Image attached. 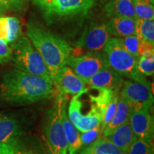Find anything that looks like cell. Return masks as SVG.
<instances>
[{"instance_id":"obj_24","label":"cell","mask_w":154,"mask_h":154,"mask_svg":"<svg viewBox=\"0 0 154 154\" xmlns=\"http://www.w3.org/2000/svg\"><path fill=\"white\" fill-rule=\"evenodd\" d=\"M136 18L142 19H154L153 5L146 0H133Z\"/></svg>"},{"instance_id":"obj_17","label":"cell","mask_w":154,"mask_h":154,"mask_svg":"<svg viewBox=\"0 0 154 154\" xmlns=\"http://www.w3.org/2000/svg\"><path fill=\"white\" fill-rule=\"evenodd\" d=\"M106 138L121 151L126 153L137 138V136L133 131L129 122L128 121L116 128L109 136H107Z\"/></svg>"},{"instance_id":"obj_33","label":"cell","mask_w":154,"mask_h":154,"mask_svg":"<svg viewBox=\"0 0 154 154\" xmlns=\"http://www.w3.org/2000/svg\"><path fill=\"white\" fill-rule=\"evenodd\" d=\"M0 154H14L10 143H0Z\"/></svg>"},{"instance_id":"obj_1","label":"cell","mask_w":154,"mask_h":154,"mask_svg":"<svg viewBox=\"0 0 154 154\" xmlns=\"http://www.w3.org/2000/svg\"><path fill=\"white\" fill-rule=\"evenodd\" d=\"M54 87L51 79L14 69L2 77L0 99L11 105L30 104L52 96L55 91Z\"/></svg>"},{"instance_id":"obj_20","label":"cell","mask_w":154,"mask_h":154,"mask_svg":"<svg viewBox=\"0 0 154 154\" xmlns=\"http://www.w3.org/2000/svg\"><path fill=\"white\" fill-rule=\"evenodd\" d=\"M104 9L106 14L110 18L128 17L137 19L133 0H109Z\"/></svg>"},{"instance_id":"obj_9","label":"cell","mask_w":154,"mask_h":154,"mask_svg":"<svg viewBox=\"0 0 154 154\" xmlns=\"http://www.w3.org/2000/svg\"><path fill=\"white\" fill-rule=\"evenodd\" d=\"M151 83L136 81H126L123 84L120 96L126 99L133 107L153 104V95Z\"/></svg>"},{"instance_id":"obj_35","label":"cell","mask_w":154,"mask_h":154,"mask_svg":"<svg viewBox=\"0 0 154 154\" xmlns=\"http://www.w3.org/2000/svg\"><path fill=\"white\" fill-rule=\"evenodd\" d=\"M146 1L149 2L150 3H151L152 5H153V2H154V0H146Z\"/></svg>"},{"instance_id":"obj_8","label":"cell","mask_w":154,"mask_h":154,"mask_svg":"<svg viewBox=\"0 0 154 154\" xmlns=\"http://www.w3.org/2000/svg\"><path fill=\"white\" fill-rule=\"evenodd\" d=\"M66 65L85 83L96 73L109 67L104 53L100 51H91L81 57L71 55Z\"/></svg>"},{"instance_id":"obj_13","label":"cell","mask_w":154,"mask_h":154,"mask_svg":"<svg viewBox=\"0 0 154 154\" xmlns=\"http://www.w3.org/2000/svg\"><path fill=\"white\" fill-rule=\"evenodd\" d=\"M124 83V78L121 75L110 67H107L94 74L86 84L91 87L106 88L117 94L122 88Z\"/></svg>"},{"instance_id":"obj_28","label":"cell","mask_w":154,"mask_h":154,"mask_svg":"<svg viewBox=\"0 0 154 154\" xmlns=\"http://www.w3.org/2000/svg\"><path fill=\"white\" fill-rule=\"evenodd\" d=\"M119 96V94H114V96L112 97L111 101L109 102L106 109L103 119H102L101 125H100V126H101V128H103V131L105 127L107 125L109 124V123L111 121V119H113V116L115 114L116 110V108H117V104H118Z\"/></svg>"},{"instance_id":"obj_34","label":"cell","mask_w":154,"mask_h":154,"mask_svg":"<svg viewBox=\"0 0 154 154\" xmlns=\"http://www.w3.org/2000/svg\"><path fill=\"white\" fill-rule=\"evenodd\" d=\"M5 9H4L2 7H0V15L3 14L4 13H5Z\"/></svg>"},{"instance_id":"obj_11","label":"cell","mask_w":154,"mask_h":154,"mask_svg":"<svg viewBox=\"0 0 154 154\" xmlns=\"http://www.w3.org/2000/svg\"><path fill=\"white\" fill-rule=\"evenodd\" d=\"M110 38L104 24H91L84 30L76 43V47L84 48L91 51H102Z\"/></svg>"},{"instance_id":"obj_2","label":"cell","mask_w":154,"mask_h":154,"mask_svg":"<svg viewBox=\"0 0 154 154\" xmlns=\"http://www.w3.org/2000/svg\"><path fill=\"white\" fill-rule=\"evenodd\" d=\"M96 93H90L85 88L75 94L69 103V119L80 132L93 129L101 125L106 109L116 93L106 88H96Z\"/></svg>"},{"instance_id":"obj_16","label":"cell","mask_w":154,"mask_h":154,"mask_svg":"<svg viewBox=\"0 0 154 154\" xmlns=\"http://www.w3.org/2000/svg\"><path fill=\"white\" fill-rule=\"evenodd\" d=\"M61 121L68 143L69 154H77L81 149L80 131L69 119L66 112V103H63L61 109Z\"/></svg>"},{"instance_id":"obj_15","label":"cell","mask_w":154,"mask_h":154,"mask_svg":"<svg viewBox=\"0 0 154 154\" xmlns=\"http://www.w3.org/2000/svg\"><path fill=\"white\" fill-rule=\"evenodd\" d=\"M136 19L128 17H112L105 23L110 35L114 37H125L135 34Z\"/></svg>"},{"instance_id":"obj_14","label":"cell","mask_w":154,"mask_h":154,"mask_svg":"<svg viewBox=\"0 0 154 154\" xmlns=\"http://www.w3.org/2000/svg\"><path fill=\"white\" fill-rule=\"evenodd\" d=\"M132 109V105L119 94L118 104H117L115 114L111 121L109 123V124L103 129L102 137L106 138L116 128H118L121 125L128 122L129 120Z\"/></svg>"},{"instance_id":"obj_31","label":"cell","mask_w":154,"mask_h":154,"mask_svg":"<svg viewBox=\"0 0 154 154\" xmlns=\"http://www.w3.org/2000/svg\"><path fill=\"white\" fill-rule=\"evenodd\" d=\"M25 0H0V7L5 10H19L22 9Z\"/></svg>"},{"instance_id":"obj_23","label":"cell","mask_w":154,"mask_h":154,"mask_svg":"<svg viewBox=\"0 0 154 154\" xmlns=\"http://www.w3.org/2000/svg\"><path fill=\"white\" fill-rule=\"evenodd\" d=\"M89 148L91 154H126L106 138L101 137Z\"/></svg>"},{"instance_id":"obj_21","label":"cell","mask_w":154,"mask_h":154,"mask_svg":"<svg viewBox=\"0 0 154 154\" xmlns=\"http://www.w3.org/2000/svg\"><path fill=\"white\" fill-rule=\"evenodd\" d=\"M10 144L14 154H49L44 144L36 138L22 139L20 136Z\"/></svg>"},{"instance_id":"obj_26","label":"cell","mask_w":154,"mask_h":154,"mask_svg":"<svg viewBox=\"0 0 154 154\" xmlns=\"http://www.w3.org/2000/svg\"><path fill=\"white\" fill-rule=\"evenodd\" d=\"M126 154H154L153 140L137 138Z\"/></svg>"},{"instance_id":"obj_6","label":"cell","mask_w":154,"mask_h":154,"mask_svg":"<svg viewBox=\"0 0 154 154\" xmlns=\"http://www.w3.org/2000/svg\"><path fill=\"white\" fill-rule=\"evenodd\" d=\"M11 49V60L15 68L27 74L51 79L41 55L27 36H20L13 44Z\"/></svg>"},{"instance_id":"obj_32","label":"cell","mask_w":154,"mask_h":154,"mask_svg":"<svg viewBox=\"0 0 154 154\" xmlns=\"http://www.w3.org/2000/svg\"><path fill=\"white\" fill-rule=\"evenodd\" d=\"M139 57H151L154 56L153 44L149 42L140 41Z\"/></svg>"},{"instance_id":"obj_3","label":"cell","mask_w":154,"mask_h":154,"mask_svg":"<svg viewBox=\"0 0 154 154\" xmlns=\"http://www.w3.org/2000/svg\"><path fill=\"white\" fill-rule=\"evenodd\" d=\"M26 36L41 55L53 82L61 69L66 65L72 47L61 38L32 22L26 26Z\"/></svg>"},{"instance_id":"obj_5","label":"cell","mask_w":154,"mask_h":154,"mask_svg":"<svg viewBox=\"0 0 154 154\" xmlns=\"http://www.w3.org/2000/svg\"><path fill=\"white\" fill-rule=\"evenodd\" d=\"M102 51L109 67L121 76L136 82L150 83L138 71V58L131 54L121 47L117 37L110 36Z\"/></svg>"},{"instance_id":"obj_18","label":"cell","mask_w":154,"mask_h":154,"mask_svg":"<svg viewBox=\"0 0 154 154\" xmlns=\"http://www.w3.org/2000/svg\"><path fill=\"white\" fill-rule=\"evenodd\" d=\"M22 134L21 127L16 119L0 113V143H10Z\"/></svg>"},{"instance_id":"obj_7","label":"cell","mask_w":154,"mask_h":154,"mask_svg":"<svg viewBox=\"0 0 154 154\" xmlns=\"http://www.w3.org/2000/svg\"><path fill=\"white\" fill-rule=\"evenodd\" d=\"M48 21L84 16L94 7L95 0H33Z\"/></svg>"},{"instance_id":"obj_22","label":"cell","mask_w":154,"mask_h":154,"mask_svg":"<svg viewBox=\"0 0 154 154\" xmlns=\"http://www.w3.org/2000/svg\"><path fill=\"white\" fill-rule=\"evenodd\" d=\"M135 35L140 41L154 44V22L151 19H137L136 21Z\"/></svg>"},{"instance_id":"obj_29","label":"cell","mask_w":154,"mask_h":154,"mask_svg":"<svg viewBox=\"0 0 154 154\" xmlns=\"http://www.w3.org/2000/svg\"><path fill=\"white\" fill-rule=\"evenodd\" d=\"M138 69L143 76H152L154 73V56L151 57H139Z\"/></svg>"},{"instance_id":"obj_25","label":"cell","mask_w":154,"mask_h":154,"mask_svg":"<svg viewBox=\"0 0 154 154\" xmlns=\"http://www.w3.org/2000/svg\"><path fill=\"white\" fill-rule=\"evenodd\" d=\"M102 134H103V128H101V126L96 127L93 129L80 133V139L82 146H81L79 151L84 149H86L88 146H91L96 141H97L102 137Z\"/></svg>"},{"instance_id":"obj_19","label":"cell","mask_w":154,"mask_h":154,"mask_svg":"<svg viewBox=\"0 0 154 154\" xmlns=\"http://www.w3.org/2000/svg\"><path fill=\"white\" fill-rule=\"evenodd\" d=\"M22 26L16 17L0 16V39L14 44L20 37Z\"/></svg>"},{"instance_id":"obj_12","label":"cell","mask_w":154,"mask_h":154,"mask_svg":"<svg viewBox=\"0 0 154 154\" xmlns=\"http://www.w3.org/2000/svg\"><path fill=\"white\" fill-rule=\"evenodd\" d=\"M53 84L59 94L75 95L85 88L86 83L66 65L59 72Z\"/></svg>"},{"instance_id":"obj_30","label":"cell","mask_w":154,"mask_h":154,"mask_svg":"<svg viewBox=\"0 0 154 154\" xmlns=\"http://www.w3.org/2000/svg\"><path fill=\"white\" fill-rule=\"evenodd\" d=\"M12 49L8 43L0 39V63H5L11 60Z\"/></svg>"},{"instance_id":"obj_27","label":"cell","mask_w":154,"mask_h":154,"mask_svg":"<svg viewBox=\"0 0 154 154\" xmlns=\"http://www.w3.org/2000/svg\"><path fill=\"white\" fill-rule=\"evenodd\" d=\"M121 47L134 57L139 58L140 40L135 34L125 37H117Z\"/></svg>"},{"instance_id":"obj_36","label":"cell","mask_w":154,"mask_h":154,"mask_svg":"<svg viewBox=\"0 0 154 154\" xmlns=\"http://www.w3.org/2000/svg\"><path fill=\"white\" fill-rule=\"evenodd\" d=\"M105 1H107V0H105Z\"/></svg>"},{"instance_id":"obj_4","label":"cell","mask_w":154,"mask_h":154,"mask_svg":"<svg viewBox=\"0 0 154 154\" xmlns=\"http://www.w3.org/2000/svg\"><path fill=\"white\" fill-rule=\"evenodd\" d=\"M66 101L59 94L47 112L43 128V139L49 154H68V143L61 121V109Z\"/></svg>"},{"instance_id":"obj_10","label":"cell","mask_w":154,"mask_h":154,"mask_svg":"<svg viewBox=\"0 0 154 154\" xmlns=\"http://www.w3.org/2000/svg\"><path fill=\"white\" fill-rule=\"evenodd\" d=\"M152 106L133 107L128 122L137 138L146 140L153 139V117L151 113Z\"/></svg>"}]
</instances>
